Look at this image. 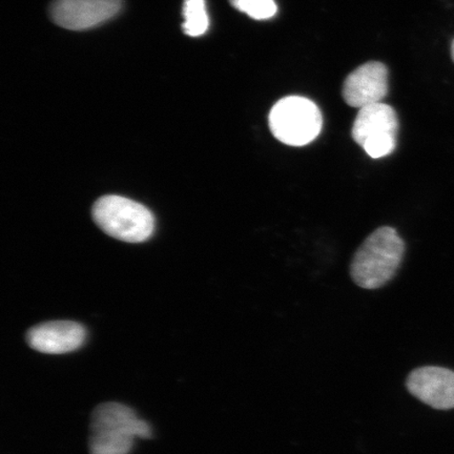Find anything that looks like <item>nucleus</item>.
Listing matches in <instances>:
<instances>
[{
    "mask_svg": "<svg viewBox=\"0 0 454 454\" xmlns=\"http://www.w3.org/2000/svg\"><path fill=\"white\" fill-rule=\"evenodd\" d=\"M151 439V426L127 405L102 403L90 418V454H129L134 440Z\"/></svg>",
    "mask_w": 454,
    "mask_h": 454,
    "instance_id": "1",
    "label": "nucleus"
},
{
    "mask_svg": "<svg viewBox=\"0 0 454 454\" xmlns=\"http://www.w3.org/2000/svg\"><path fill=\"white\" fill-rule=\"evenodd\" d=\"M404 252V241L396 231L380 227L357 249L350 266L351 278L362 288L382 287L393 279Z\"/></svg>",
    "mask_w": 454,
    "mask_h": 454,
    "instance_id": "2",
    "label": "nucleus"
},
{
    "mask_svg": "<svg viewBox=\"0 0 454 454\" xmlns=\"http://www.w3.org/2000/svg\"><path fill=\"white\" fill-rule=\"evenodd\" d=\"M92 215L95 223L106 235L121 241L145 242L154 234V215L149 208L128 198L101 197L95 202Z\"/></svg>",
    "mask_w": 454,
    "mask_h": 454,
    "instance_id": "3",
    "label": "nucleus"
},
{
    "mask_svg": "<svg viewBox=\"0 0 454 454\" xmlns=\"http://www.w3.org/2000/svg\"><path fill=\"white\" fill-rule=\"evenodd\" d=\"M272 135L282 144L303 146L321 133L323 119L319 107L308 98L289 96L277 102L270 113Z\"/></svg>",
    "mask_w": 454,
    "mask_h": 454,
    "instance_id": "4",
    "label": "nucleus"
},
{
    "mask_svg": "<svg viewBox=\"0 0 454 454\" xmlns=\"http://www.w3.org/2000/svg\"><path fill=\"white\" fill-rule=\"evenodd\" d=\"M399 121L395 110L380 104L362 107L353 127V138L373 159L393 154Z\"/></svg>",
    "mask_w": 454,
    "mask_h": 454,
    "instance_id": "5",
    "label": "nucleus"
},
{
    "mask_svg": "<svg viewBox=\"0 0 454 454\" xmlns=\"http://www.w3.org/2000/svg\"><path fill=\"white\" fill-rule=\"evenodd\" d=\"M122 5L123 0H53L50 16L67 30L84 31L112 20Z\"/></svg>",
    "mask_w": 454,
    "mask_h": 454,
    "instance_id": "6",
    "label": "nucleus"
},
{
    "mask_svg": "<svg viewBox=\"0 0 454 454\" xmlns=\"http://www.w3.org/2000/svg\"><path fill=\"white\" fill-rule=\"evenodd\" d=\"M388 92V71L381 62L372 61L350 74L343 87L346 104L357 109L380 104Z\"/></svg>",
    "mask_w": 454,
    "mask_h": 454,
    "instance_id": "7",
    "label": "nucleus"
},
{
    "mask_svg": "<svg viewBox=\"0 0 454 454\" xmlns=\"http://www.w3.org/2000/svg\"><path fill=\"white\" fill-rule=\"evenodd\" d=\"M87 331L77 322L52 321L34 326L27 333V343L48 355H64L82 348Z\"/></svg>",
    "mask_w": 454,
    "mask_h": 454,
    "instance_id": "8",
    "label": "nucleus"
},
{
    "mask_svg": "<svg viewBox=\"0 0 454 454\" xmlns=\"http://www.w3.org/2000/svg\"><path fill=\"white\" fill-rule=\"evenodd\" d=\"M407 388L419 401L435 410L454 408V372L441 367H422L407 379Z\"/></svg>",
    "mask_w": 454,
    "mask_h": 454,
    "instance_id": "9",
    "label": "nucleus"
},
{
    "mask_svg": "<svg viewBox=\"0 0 454 454\" xmlns=\"http://www.w3.org/2000/svg\"><path fill=\"white\" fill-rule=\"evenodd\" d=\"M184 19L183 28L187 36L204 35L209 27L206 0H184Z\"/></svg>",
    "mask_w": 454,
    "mask_h": 454,
    "instance_id": "10",
    "label": "nucleus"
},
{
    "mask_svg": "<svg viewBox=\"0 0 454 454\" xmlns=\"http://www.w3.org/2000/svg\"><path fill=\"white\" fill-rule=\"evenodd\" d=\"M232 7L255 20L274 17L278 8L275 0H230Z\"/></svg>",
    "mask_w": 454,
    "mask_h": 454,
    "instance_id": "11",
    "label": "nucleus"
},
{
    "mask_svg": "<svg viewBox=\"0 0 454 454\" xmlns=\"http://www.w3.org/2000/svg\"><path fill=\"white\" fill-rule=\"evenodd\" d=\"M451 55H452V59L454 61V41H453L452 45H451Z\"/></svg>",
    "mask_w": 454,
    "mask_h": 454,
    "instance_id": "12",
    "label": "nucleus"
}]
</instances>
